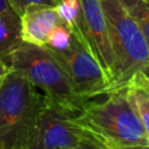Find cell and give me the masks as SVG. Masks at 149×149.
<instances>
[{"mask_svg":"<svg viewBox=\"0 0 149 149\" xmlns=\"http://www.w3.org/2000/svg\"><path fill=\"white\" fill-rule=\"evenodd\" d=\"M105 95L102 101L87 100L72 118L84 134L106 149L149 143V133L130 108L123 88Z\"/></svg>","mask_w":149,"mask_h":149,"instance_id":"cell-1","label":"cell"},{"mask_svg":"<svg viewBox=\"0 0 149 149\" xmlns=\"http://www.w3.org/2000/svg\"><path fill=\"white\" fill-rule=\"evenodd\" d=\"M7 64L43 91L49 106L71 116H76L86 100L80 98L56 57L45 48L21 43L9 56Z\"/></svg>","mask_w":149,"mask_h":149,"instance_id":"cell-2","label":"cell"},{"mask_svg":"<svg viewBox=\"0 0 149 149\" xmlns=\"http://www.w3.org/2000/svg\"><path fill=\"white\" fill-rule=\"evenodd\" d=\"M45 105L44 95L22 72L10 68L0 88V149H27Z\"/></svg>","mask_w":149,"mask_h":149,"instance_id":"cell-3","label":"cell"},{"mask_svg":"<svg viewBox=\"0 0 149 149\" xmlns=\"http://www.w3.org/2000/svg\"><path fill=\"white\" fill-rule=\"evenodd\" d=\"M112 49L113 65L107 93L122 90L139 71H148V38L125 10L120 0H100ZM106 93V94H107Z\"/></svg>","mask_w":149,"mask_h":149,"instance_id":"cell-4","label":"cell"},{"mask_svg":"<svg viewBox=\"0 0 149 149\" xmlns=\"http://www.w3.org/2000/svg\"><path fill=\"white\" fill-rule=\"evenodd\" d=\"M48 50L64 68L80 98L87 101L107 93L108 79L76 27L72 29L71 42L65 50Z\"/></svg>","mask_w":149,"mask_h":149,"instance_id":"cell-5","label":"cell"},{"mask_svg":"<svg viewBox=\"0 0 149 149\" xmlns=\"http://www.w3.org/2000/svg\"><path fill=\"white\" fill-rule=\"evenodd\" d=\"M73 116L47 105L34 127L27 149H72L85 136Z\"/></svg>","mask_w":149,"mask_h":149,"instance_id":"cell-6","label":"cell"},{"mask_svg":"<svg viewBox=\"0 0 149 149\" xmlns=\"http://www.w3.org/2000/svg\"><path fill=\"white\" fill-rule=\"evenodd\" d=\"M79 6L80 10L76 28L109 81L113 57L106 17L100 0H79Z\"/></svg>","mask_w":149,"mask_h":149,"instance_id":"cell-7","label":"cell"},{"mask_svg":"<svg viewBox=\"0 0 149 149\" xmlns=\"http://www.w3.org/2000/svg\"><path fill=\"white\" fill-rule=\"evenodd\" d=\"M19 16L22 42L37 47H44L48 33L61 22L56 7L47 5L27 6Z\"/></svg>","mask_w":149,"mask_h":149,"instance_id":"cell-8","label":"cell"},{"mask_svg":"<svg viewBox=\"0 0 149 149\" xmlns=\"http://www.w3.org/2000/svg\"><path fill=\"white\" fill-rule=\"evenodd\" d=\"M125 97L141 121L143 128L149 133V77L148 71H139L132 76L123 87Z\"/></svg>","mask_w":149,"mask_h":149,"instance_id":"cell-9","label":"cell"},{"mask_svg":"<svg viewBox=\"0 0 149 149\" xmlns=\"http://www.w3.org/2000/svg\"><path fill=\"white\" fill-rule=\"evenodd\" d=\"M22 43L20 16L14 10L0 13V61L7 63L10 54Z\"/></svg>","mask_w":149,"mask_h":149,"instance_id":"cell-10","label":"cell"},{"mask_svg":"<svg viewBox=\"0 0 149 149\" xmlns=\"http://www.w3.org/2000/svg\"><path fill=\"white\" fill-rule=\"evenodd\" d=\"M125 10L140 27L149 40V3L148 0H120Z\"/></svg>","mask_w":149,"mask_h":149,"instance_id":"cell-11","label":"cell"},{"mask_svg":"<svg viewBox=\"0 0 149 149\" xmlns=\"http://www.w3.org/2000/svg\"><path fill=\"white\" fill-rule=\"evenodd\" d=\"M71 35L72 29H70L63 22H59L54 26L48 33L44 47L54 51L65 50L71 42Z\"/></svg>","mask_w":149,"mask_h":149,"instance_id":"cell-12","label":"cell"},{"mask_svg":"<svg viewBox=\"0 0 149 149\" xmlns=\"http://www.w3.org/2000/svg\"><path fill=\"white\" fill-rule=\"evenodd\" d=\"M55 7L61 22L66 24L70 29H73L80 10L79 0H61L55 5Z\"/></svg>","mask_w":149,"mask_h":149,"instance_id":"cell-13","label":"cell"},{"mask_svg":"<svg viewBox=\"0 0 149 149\" xmlns=\"http://www.w3.org/2000/svg\"><path fill=\"white\" fill-rule=\"evenodd\" d=\"M10 7L16 14H21L22 10L30 5H47V6H55L52 0H8Z\"/></svg>","mask_w":149,"mask_h":149,"instance_id":"cell-14","label":"cell"},{"mask_svg":"<svg viewBox=\"0 0 149 149\" xmlns=\"http://www.w3.org/2000/svg\"><path fill=\"white\" fill-rule=\"evenodd\" d=\"M72 149H106L105 147H102L101 144H99L98 142H95L94 140L87 137L86 135L84 136V139Z\"/></svg>","mask_w":149,"mask_h":149,"instance_id":"cell-15","label":"cell"},{"mask_svg":"<svg viewBox=\"0 0 149 149\" xmlns=\"http://www.w3.org/2000/svg\"><path fill=\"white\" fill-rule=\"evenodd\" d=\"M9 70H10V66L6 62L0 61V88H1L2 83L5 80V77L7 76V73L9 72Z\"/></svg>","mask_w":149,"mask_h":149,"instance_id":"cell-16","label":"cell"},{"mask_svg":"<svg viewBox=\"0 0 149 149\" xmlns=\"http://www.w3.org/2000/svg\"><path fill=\"white\" fill-rule=\"evenodd\" d=\"M113 149H149V143L147 144H130V146H122L116 147Z\"/></svg>","mask_w":149,"mask_h":149,"instance_id":"cell-17","label":"cell"},{"mask_svg":"<svg viewBox=\"0 0 149 149\" xmlns=\"http://www.w3.org/2000/svg\"><path fill=\"white\" fill-rule=\"evenodd\" d=\"M9 10H13V8L10 7L8 0H0V13L9 12Z\"/></svg>","mask_w":149,"mask_h":149,"instance_id":"cell-18","label":"cell"},{"mask_svg":"<svg viewBox=\"0 0 149 149\" xmlns=\"http://www.w3.org/2000/svg\"><path fill=\"white\" fill-rule=\"evenodd\" d=\"M52 1H54V3H55V5H56V3H58V2H59V1H61V0H52Z\"/></svg>","mask_w":149,"mask_h":149,"instance_id":"cell-19","label":"cell"},{"mask_svg":"<svg viewBox=\"0 0 149 149\" xmlns=\"http://www.w3.org/2000/svg\"><path fill=\"white\" fill-rule=\"evenodd\" d=\"M148 1H149V0H148Z\"/></svg>","mask_w":149,"mask_h":149,"instance_id":"cell-20","label":"cell"}]
</instances>
